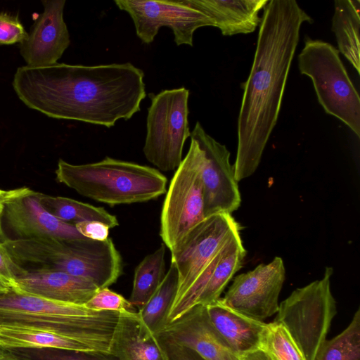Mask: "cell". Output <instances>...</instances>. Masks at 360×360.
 <instances>
[{
    "label": "cell",
    "mask_w": 360,
    "mask_h": 360,
    "mask_svg": "<svg viewBox=\"0 0 360 360\" xmlns=\"http://www.w3.org/2000/svg\"><path fill=\"white\" fill-rule=\"evenodd\" d=\"M360 1L335 0L332 18L338 51L340 52L360 73Z\"/></svg>",
    "instance_id": "obj_20"
},
{
    "label": "cell",
    "mask_w": 360,
    "mask_h": 360,
    "mask_svg": "<svg viewBox=\"0 0 360 360\" xmlns=\"http://www.w3.org/2000/svg\"><path fill=\"white\" fill-rule=\"evenodd\" d=\"M191 133L203 151L201 179L205 217L218 213L231 214L239 207L241 198L229 162L230 153L224 145L210 136L199 122Z\"/></svg>",
    "instance_id": "obj_12"
},
{
    "label": "cell",
    "mask_w": 360,
    "mask_h": 360,
    "mask_svg": "<svg viewBox=\"0 0 360 360\" xmlns=\"http://www.w3.org/2000/svg\"><path fill=\"white\" fill-rule=\"evenodd\" d=\"M163 243L158 249L146 256L134 271L133 287L129 302L141 309L158 289L165 276Z\"/></svg>",
    "instance_id": "obj_24"
},
{
    "label": "cell",
    "mask_w": 360,
    "mask_h": 360,
    "mask_svg": "<svg viewBox=\"0 0 360 360\" xmlns=\"http://www.w3.org/2000/svg\"><path fill=\"white\" fill-rule=\"evenodd\" d=\"M238 232L239 224L231 214L218 213L194 226L171 251V262L179 275L173 304L182 297L224 244Z\"/></svg>",
    "instance_id": "obj_9"
},
{
    "label": "cell",
    "mask_w": 360,
    "mask_h": 360,
    "mask_svg": "<svg viewBox=\"0 0 360 360\" xmlns=\"http://www.w3.org/2000/svg\"><path fill=\"white\" fill-rule=\"evenodd\" d=\"M209 17L224 36L249 34L260 24L259 11L268 0H186Z\"/></svg>",
    "instance_id": "obj_17"
},
{
    "label": "cell",
    "mask_w": 360,
    "mask_h": 360,
    "mask_svg": "<svg viewBox=\"0 0 360 360\" xmlns=\"http://www.w3.org/2000/svg\"><path fill=\"white\" fill-rule=\"evenodd\" d=\"M168 360H205L193 349L160 335H156Z\"/></svg>",
    "instance_id": "obj_30"
},
{
    "label": "cell",
    "mask_w": 360,
    "mask_h": 360,
    "mask_svg": "<svg viewBox=\"0 0 360 360\" xmlns=\"http://www.w3.org/2000/svg\"><path fill=\"white\" fill-rule=\"evenodd\" d=\"M121 312L95 311L11 288L0 295V324L46 330L110 354Z\"/></svg>",
    "instance_id": "obj_3"
},
{
    "label": "cell",
    "mask_w": 360,
    "mask_h": 360,
    "mask_svg": "<svg viewBox=\"0 0 360 360\" xmlns=\"http://www.w3.org/2000/svg\"><path fill=\"white\" fill-rule=\"evenodd\" d=\"M302 75L311 78L319 101L333 115L360 137V98L340 58L328 42L307 39L298 56Z\"/></svg>",
    "instance_id": "obj_5"
},
{
    "label": "cell",
    "mask_w": 360,
    "mask_h": 360,
    "mask_svg": "<svg viewBox=\"0 0 360 360\" xmlns=\"http://www.w3.org/2000/svg\"><path fill=\"white\" fill-rule=\"evenodd\" d=\"M77 231L84 238L103 241L108 238L110 228L97 221H83L76 224Z\"/></svg>",
    "instance_id": "obj_32"
},
{
    "label": "cell",
    "mask_w": 360,
    "mask_h": 360,
    "mask_svg": "<svg viewBox=\"0 0 360 360\" xmlns=\"http://www.w3.org/2000/svg\"><path fill=\"white\" fill-rule=\"evenodd\" d=\"M28 33L17 16L0 12V45L22 43Z\"/></svg>",
    "instance_id": "obj_29"
},
{
    "label": "cell",
    "mask_w": 360,
    "mask_h": 360,
    "mask_svg": "<svg viewBox=\"0 0 360 360\" xmlns=\"http://www.w3.org/2000/svg\"><path fill=\"white\" fill-rule=\"evenodd\" d=\"M26 360H118L110 354L60 349H22L12 350Z\"/></svg>",
    "instance_id": "obj_27"
},
{
    "label": "cell",
    "mask_w": 360,
    "mask_h": 360,
    "mask_svg": "<svg viewBox=\"0 0 360 360\" xmlns=\"http://www.w3.org/2000/svg\"><path fill=\"white\" fill-rule=\"evenodd\" d=\"M117 6L130 15L142 43H152L164 26L169 27L177 46H193L196 30L214 26L212 20L183 1L115 0Z\"/></svg>",
    "instance_id": "obj_10"
},
{
    "label": "cell",
    "mask_w": 360,
    "mask_h": 360,
    "mask_svg": "<svg viewBox=\"0 0 360 360\" xmlns=\"http://www.w3.org/2000/svg\"><path fill=\"white\" fill-rule=\"evenodd\" d=\"M0 360H26L12 350L0 347Z\"/></svg>",
    "instance_id": "obj_34"
},
{
    "label": "cell",
    "mask_w": 360,
    "mask_h": 360,
    "mask_svg": "<svg viewBox=\"0 0 360 360\" xmlns=\"http://www.w3.org/2000/svg\"><path fill=\"white\" fill-rule=\"evenodd\" d=\"M264 8L252 65L243 84L233 165L237 181L259 166L277 122L301 26L312 22L295 0H271Z\"/></svg>",
    "instance_id": "obj_2"
},
{
    "label": "cell",
    "mask_w": 360,
    "mask_h": 360,
    "mask_svg": "<svg viewBox=\"0 0 360 360\" xmlns=\"http://www.w3.org/2000/svg\"><path fill=\"white\" fill-rule=\"evenodd\" d=\"M111 354L118 360H168L156 335L143 324L138 311L121 313Z\"/></svg>",
    "instance_id": "obj_19"
},
{
    "label": "cell",
    "mask_w": 360,
    "mask_h": 360,
    "mask_svg": "<svg viewBox=\"0 0 360 360\" xmlns=\"http://www.w3.org/2000/svg\"><path fill=\"white\" fill-rule=\"evenodd\" d=\"M11 289L49 300L84 305L98 290L91 281L47 269H26Z\"/></svg>",
    "instance_id": "obj_16"
},
{
    "label": "cell",
    "mask_w": 360,
    "mask_h": 360,
    "mask_svg": "<svg viewBox=\"0 0 360 360\" xmlns=\"http://www.w3.org/2000/svg\"><path fill=\"white\" fill-rule=\"evenodd\" d=\"M12 86L29 108L52 118L110 128L140 111L144 73L130 63L19 67Z\"/></svg>",
    "instance_id": "obj_1"
},
{
    "label": "cell",
    "mask_w": 360,
    "mask_h": 360,
    "mask_svg": "<svg viewBox=\"0 0 360 360\" xmlns=\"http://www.w3.org/2000/svg\"><path fill=\"white\" fill-rule=\"evenodd\" d=\"M55 173L59 183L110 206L157 198L166 192L167 183L165 176L153 167L110 157L84 165L60 159Z\"/></svg>",
    "instance_id": "obj_4"
},
{
    "label": "cell",
    "mask_w": 360,
    "mask_h": 360,
    "mask_svg": "<svg viewBox=\"0 0 360 360\" xmlns=\"http://www.w3.org/2000/svg\"><path fill=\"white\" fill-rule=\"evenodd\" d=\"M333 269L320 280L295 289L278 307L274 321L287 329L306 360H314L337 313L330 290Z\"/></svg>",
    "instance_id": "obj_6"
},
{
    "label": "cell",
    "mask_w": 360,
    "mask_h": 360,
    "mask_svg": "<svg viewBox=\"0 0 360 360\" xmlns=\"http://www.w3.org/2000/svg\"><path fill=\"white\" fill-rule=\"evenodd\" d=\"M245 255L238 232L222 247L218 261L195 304L207 306L219 300L227 283L240 269Z\"/></svg>",
    "instance_id": "obj_21"
},
{
    "label": "cell",
    "mask_w": 360,
    "mask_h": 360,
    "mask_svg": "<svg viewBox=\"0 0 360 360\" xmlns=\"http://www.w3.org/2000/svg\"><path fill=\"white\" fill-rule=\"evenodd\" d=\"M25 269L18 265L11 257L0 241V277L12 288L15 279L22 274Z\"/></svg>",
    "instance_id": "obj_31"
},
{
    "label": "cell",
    "mask_w": 360,
    "mask_h": 360,
    "mask_svg": "<svg viewBox=\"0 0 360 360\" xmlns=\"http://www.w3.org/2000/svg\"><path fill=\"white\" fill-rule=\"evenodd\" d=\"M259 348L271 360H306L287 329L279 322L266 323Z\"/></svg>",
    "instance_id": "obj_26"
},
{
    "label": "cell",
    "mask_w": 360,
    "mask_h": 360,
    "mask_svg": "<svg viewBox=\"0 0 360 360\" xmlns=\"http://www.w3.org/2000/svg\"><path fill=\"white\" fill-rule=\"evenodd\" d=\"M206 309L214 327L238 356L259 349L266 323L228 307L220 298Z\"/></svg>",
    "instance_id": "obj_18"
},
{
    "label": "cell",
    "mask_w": 360,
    "mask_h": 360,
    "mask_svg": "<svg viewBox=\"0 0 360 360\" xmlns=\"http://www.w3.org/2000/svg\"><path fill=\"white\" fill-rule=\"evenodd\" d=\"M178 286V271L174 264L171 262L158 289L138 310L141 321L152 333L157 335L167 324L168 314L176 295Z\"/></svg>",
    "instance_id": "obj_23"
},
{
    "label": "cell",
    "mask_w": 360,
    "mask_h": 360,
    "mask_svg": "<svg viewBox=\"0 0 360 360\" xmlns=\"http://www.w3.org/2000/svg\"><path fill=\"white\" fill-rule=\"evenodd\" d=\"M6 191L0 188V238L1 234V217L4 214Z\"/></svg>",
    "instance_id": "obj_35"
},
{
    "label": "cell",
    "mask_w": 360,
    "mask_h": 360,
    "mask_svg": "<svg viewBox=\"0 0 360 360\" xmlns=\"http://www.w3.org/2000/svg\"><path fill=\"white\" fill-rule=\"evenodd\" d=\"M84 306L95 311H137L128 300L108 288L98 289Z\"/></svg>",
    "instance_id": "obj_28"
},
{
    "label": "cell",
    "mask_w": 360,
    "mask_h": 360,
    "mask_svg": "<svg viewBox=\"0 0 360 360\" xmlns=\"http://www.w3.org/2000/svg\"><path fill=\"white\" fill-rule=\"evenodd\" d=\"M39 14L20 44L22 57L30 67L54 65L70 44V34L63 19L65 0H43Z\"/></svg>",
    "instance_id": "obj_14"
},
{
    "label": "cell",
    "mask_w": 360,
    "mask_h": 360,
    "mask_svg": "<svg viewBox=\"0 0 360 360\" xmlns=\"http://www.w3.org/2000/svg\"><path fill=\"white\" fill-rule=\"evenodd\" d=\"M11 288V286L0 277V295L7 292Z\"/></svg>",
    "instance_id": "obj_36"
},
{
    "label": "cell",
    "mask_w": 360,
    "mask_h": 360,
    "mask_svg": "<svg viewBox=\"0 0 360 360\" xmlns=\"http://www.w3.org/2000/svg\"><path fill=\"white\" fill-rule=\"evenodd\" d=\"M3 216L16 238H84L75 225L50 214L40 202L39 192L27 187L6 191Z\"/></svg>",
    "instance_id": "obj_13"
},
{
    "label": "cell",
    "mask_w": 360,
    "mask_h": 360,
    "mask_svg": "<svg viewBox=\"0 0 360 360\" xmlns=\"http://www.w3.org/2000/svg\"><path fill=\"white\" fill-rule=\"evenodd\" d=\"M157 335L188 347L205 360H239L212 325L206 306L195 304Z\"/></svg>",
    "instance_id": "obj_15"
},
{
    "label": "cell",
    "mask_w": 360,
    "mask_h": 360,
    "mask_svg": "<svg viewBox=\"0 0 360 360\" xmlns=\"http://www.w3.org/2000/svg\"><path fill=\"white\" fill-rule=\"evenodd\" d=\"M285 277L283 259L276 257L269 264L238 275L221 301L243 315L262 321L277 313Z\"/></svg>",
    "instance_id": "obj_11"
},
{
    "label": "cell",
    "mask_w": 360,
    "mask_h": 360,
    "mask_svg": "<svg viewBox=\"0 0 360 360\" xmlns=\"http://www.w3.org/2000/svg\"><path fill=\"white\" fill-rule=\"evenodd\" d=\"M39 200L50 214L70 224L97 221L106 224L110 229L119 225L117 217L101 207H95L69 198L52 196L41 193H39Z\"/></svg>",
    "instance_id": "obj_22"
},
{
    "label": "cell",
    "mask_w": 360,
    "mask_h": 360,
    "mask_svg": "<svg viewBox=\"0 0 360 360\" xmlns=\"http://www.w3.org/2000/svg\"><path fill=\"white\" fill-rule=\"evenodd\" d=\"M189 90L184 86L150 94L143 153L162 171L178 168L183 148L191 135L188 122Z\"/></svg>",
    "instance_id": "obj_8"
},
{
    "label": "cell",
    "mask_w": 360,
    "mask_h": 360,
    "mask_svg": "<svg viewBox=\"0 0 360 360\" xmlns=\"http://www.w3.org/2000/svg\"><path fill=\"white\" fill-rule=\"evenodd\" d=\"M239 360H271L262 349H257L238 356Z\"/></svg>",
    "instance_id": "obj_33"
},
{
    "label": "cell",
    "mask_w": 360,
    "mask_h": 360,
    "mask_svg": "<svg viewBox=\"0 0 360 360\" xmlns=\"http://www.w3.org/2000/svg\"><path fill=\"white\" fill-rule=\"evenodd\" d=\"M189 149L171 180L160 217V236L172 251L205 218L201 172L203 151L191 133Z\"/></svg>",
    "instance_id": "obj_7"
},
{
    "label": "cell",
    "mask_w": 360,
    "mask_h": 360,
    "mask_svg": "<svg viewBox=\"0 0 360 360\" xmlns=\"http://www.w3.org/2000/svg\"><path fill=\"white\" fill-rule=\"evenodd\" d=\"M314 360H360V310L339 335L326 340Z\"/></svg>",
    "instance_id": "obj_25"
}]
</instances>
